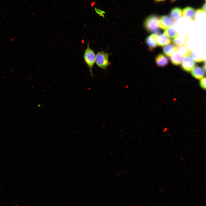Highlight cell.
<instances>
[{
	"label": "cell",
	"instance_id": "obj_15",
	"mask_svg": "<svg viewBox=\"0 0 206 206\" xmlns=\"http://www.w3.org/2000/svg\"><path fill=\"white\" fill-rule=\"evenodd\" d=\"M164 34L170 38H174L178 34L176 27L172 25L165 30Z\"/></svg>",
	"mask_w": 206,
	"mask_h": 206
},
{
	"label": "cell",
	"instance_id": "obj_17",
	"mask_svg": "<svg viewBox=\"0 0 206 206\" xmlns=\"http://www.w3.org/2000/svg\"><path fill=\"white\" fill-rule=\"evenodd\" d=\"M177 51L183 56L185 57L189 55L190 50L183 45L177 47Z\"/></svg>",
	"mask_w": 206,
	"mask_h": 206
},
{
	"label": "cell",
	"instance_id": "obj_13",
	"mask_svg": "<svg viewBox=\"0 0 206 206\" xmlns=\"http://www.w3.org/2000/svg\"><path fill=\"white\" fill-rule=\"evenodd\" d=\"M170 58L171 62L173 64L179 65L182 63L183 56L177 51L170 56Z\"/></svg>",
	"mask_w": 206,
	"mask_h": 206
},
{
	"label": "cell",
	"instance_id": "obj_11",
	"mask_svg": "<svg viewBox=\"0 0 206 206\" xmlns=\"http://www.w3.org/2000/svg\"><path fill=\"white\" fill-rule=\"evenodd\" d=\"M189 55L196 62H200L204 60L201 53L197 48L190 50Z\"/></svg>",
	"mask_w": 206,
	"mask_h": 206
},
{
	"label": "cell",
	"instance_id": "obj_16",
	"mask_svg": "<svg viewBox=\"0 0 206 206\" xmlns=\"http://www.w3.org/2000/svg\"><path fill=\"white\" fill-rule=\"evenodd\" d=\"M171 40L164 34L158 35L157 39V44L159 46H163L171 42Z\"/></svg>",
	"mask_w": 206,
	"mask_h": 206
},
{
	"label": "cell",
	"instance_id": "obj_7",
	"mask_svg": "<svg viewBox=\"0 0 206 206\" xmlns=\"http://www.w3.org/2000/svg\"><path fill=\"white\" fill-rule=\"evenodd\" d=\"M158 35L156 33L152 34L147 37L146 41L147 45L150 50L157 46V39Z\"/></svg>",
	"mask_w": 206,
	"mask_h": 206
},
{
	"label": "cell",
	"instance_id": "obj_1",
	"mask_svg": "<svg viewBox=\"0 0 206 206\" xmlns=\"http://www.w3.org/2000/svg\"><path fill=\"white\" fill-rule=\"evenodd\" d=\"M96 55L94 51L91 49L88 42L87 46L84 55V60L89 69L90 74L93 77L94 74L92 72V68L95 62Z\"/></svg>",
	"mask_w": 206,
	"mask_h": 206
},
{
	"label": "cell",
	"instance_id": "obj_21",
	"mask_svg": "<svg viewBox=\"0 0 206 206\" xmlns=\"http://www.w3.org/2000/svg\"><path fill=\"white\" fill-rule=\"evenodd\" d=\"M203 68L204 72L206 73V62H205L203 66Z\"/></svg>",
	"mask_w": 206,
	"mask_h": 206
},
{
	"label": "cell",
	"instance_id": "obj_12",
	"mask_svg": "<svg viewBox=\"0 0 206 206\" xmlns=\"http://www.w3.org/2000/svg\"><path fill=\"white\" fill-rule=\"evenodd\" d=\"M163 50L165 55L170 56L177 51V47L172 43H169L164 46L163 47Z\"/></svg>",
	"mask_w": 206,
	"mask_h": 206
},
{
	"label": "cell",
	"instance_id": "obj_25",
	"mask_svg": "<svg viewBox=\"0 0 206 206\" xmlns=\"http://www.w3.org/2000/svg\"><path fill=\"white\" fill-rule=\"evenodd\" d=\"M205 1H206V0H205Z\"/></svg>",
	"mask_w": 206,
	"mask_h": 206
},
{
	"label": "cell",
	"instance_id": "obj_14",
	"mask_svg": "<svg viewBox=\"0 0 206 206\" xmlns=\"http://www.w3.org/2000/svg\"><path fill=\"white\" fill-rule=\"evenodd\" d=\"M189 38L188 36H183L178 34L173 39V42L177 47L185 45Z\"/></svg>",
	"mask_w": 206,
	"mask_h": 206
},
{
	"label": "cell",
	"instance_id": "obj_22",
	"mask_svg": "<svg viewBox=\"0 0 206 206\" xmlns=\"http://www.w3.org/2000/svg\"><path fill=\"white\" fill-rule=\"evenodd\" d=\"M95 2L94 1L91 3V6L92 7H93L95 4Z\"/></svg>",
	"mask_w": 206,
	"mask_h": 206
},
{
	"label": "cell",
	"instance_id": "obj_3",
	"mask_svg": "<svg viewBox=\"0 0 206 206\" xmlns=\"http://www.w3.org/2000/svg\"><path fill=\"white\" fill-rule=\"evenodd\" d=\"M110 54L102 50L97 52L96 56L95 62L98 67L104 70L106 69L110 64L108 58Z\"/></svg>",
	"mask_w": 206,
	"mask_h": 206
},
{
	"label": "cell",
	"instance_id": "obj_19",
	"mask_svg": "<svg viewBox=\"0 0 206 206\" xmlns=\"http://www.w3.org/2000/svg\"><path fill=\"white\" fill-rule=\"evenodd\" d=\"M94 10L96 12L99 16L103 17H104V14L105 13V11L96 8H95Z\"/></svg>",
	"mask_w": 206,
	"mask_h": 206
},
{
	"label": "cell",
	"instance_id": "obj_4",
	"mask_svg": "<svg viewBox=\"0 0 206 206\" xmlns=\"http://www.w3.org/2000/svg\"><path fill=\"white\" fill-rule=\"evenodd\" d=\"M195 65V61L189 56L184 57L181 63V67L182 69L187 72H190Z\"/></svg>",
	"mask_w": 206,
	"mask_h": 206
},
{
	"label": "cell",
	"instance_id": "obj_23",
	"mask_svg": "<svg viewBox=\"0 0 206 206\" xmlns=\"http://www.w3.org/2000/svg\"><path fill=\"white\" fill-rule=\"evenodd\" d=\"M156 2H159L161 1H163L165 0H154Z\"/></svg>",
	"mask_w": 206,
	"mask_h": 206
},
{
	"label": "cell",
	"instance_id": "obj_5",
	"mask_svg": "<svg viewBox=\"0 0 206 206\" xmlns=\"http://www.w3.org/2000/svg\"><path fill=\"white\" fill-rule=\"evenodd\" d=\"M173 21L170 16L167 15H163L159 18V27L162 29H166L173 25Z\"/></svg>",
	"mask_w": 206,
	"mask_h": 206
},
{
	"label": "cell",
	"instance_id": "obj_8",
	"mask_svg": "<svg viewBox=\"0 0 206 206\" xmlns=\"http://www.w3.org/2000/svg\"><path fill=\"white\" fill-rule=\"evenodd\" d=\"M192 76L197 79H201L205 75L203 70L199 66L194 67L191 71Z\"/></svg>",
	"mask_w": 206,
	"mask_h": 206
},
{
	"label": "cell",
	"instance_id": "obj_20",
	"mask_svg": "<svg viewBox=\"0 0 206 206\" xmlns=\"http://www.w3.org/2000/svg\"><path fill=\"white\" fill-rule=\"evenodd\" d=\"M202 10L206 13V2L204 4L202 7Z\"/></svg>",
	"mask_w": 206,
	"mask_h": 206
},
{
	"label": "cell",
	"instance_id": "obj_2",
	"mask_svg": "<svg viewBox=\"0 0 206 206\" xmlns=\"http://www.w3.org/2000/svg\"><path fill=\"white\" fill-rule=\"evenodd\" d=\"M159 18L157 15H152L148 16L145 19L144 25L146 29L149 32H157L159 28Z\"/></svg>",
	"mask_w": 206,
	"mask_h": 206
},
{
	"label": "cell",
	"instance_id": "obj_6",
	"mask_svg": "<svg viewBox=\"0 0 206 206\" xmlns=\"http://www.w3.org/2000/svg\"><path fill=\"white\" fill-rule=\"evenodd\" d=\"M182 11L183 16L191 21L195 20L196 11L193 8L187 7L185 8Z\"/></svg>",
	"mask_w": 206,
	"mask_h": 206
},
{
	"label": "cell",
	"instance_id": "obj_24",
	"mask_svg": "<svg viewBox=\"0 0 206 206\" xmlns=\"http://www.w3.org/2000/svg\"><path fill=\"white\" fill-rule=\"evenodd\" d=\"M171 0L172 1H176V0Z\"/></svg>",
	"mask_w": 206,
	"mask_h": 206
},
{
	"label": "cell",
	"instance_id": "obj_10",
	"mask_svg": "<svg viewBox=\"0 0 206 206\" xmlns=\"http://www.w3.org/2000/svg\"><path fill=\"white\" fill-rule=\"evenodd\" d=\"M170 16L173 21H177L183 16V11L179 7H174L171 10Z\"/></svg>",
	"mask_w": 206,
	"mask_h": 206
},
{
	"label": "cell",
	"instance_id": "obj_18",
	"mask_svg": "<svg viewBox=\"0 0 206 206\" xmlns=\"http://www.w3.org/2000/svg\"><path fill=\"white\" fill-rule=\"evenodd\" d=\"M199 84L202 88L206 90V77H203L200 79Z\"/></svg>",
	"mask_w": 206,
	"mask_h": 206
},
{
	"label": "cell",
	"instance_id": "obj_9",
	"mask_svg": "<svg viewBox=\"0 0 206 206\" xmlns=\"http://www.w3.org/2000/svg\"><path fill=\"white\" fill-rule=\"evenodd\" d=\"M169 62L168 58L162 54L158 55L155 58L156 64L159 66L163 67L167 65Z\"/></svg>",
	"mask_w": 206,
	"mask_h": 206
}]
</instances>
